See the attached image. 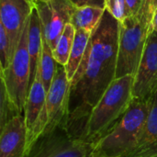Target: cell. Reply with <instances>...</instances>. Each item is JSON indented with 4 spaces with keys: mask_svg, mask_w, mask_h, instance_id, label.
<instances>
[{
    "mask_svg": "<svg viewBox=\"0 0 157 157\" xmlns=\"http://www.w3.org/2000/svg\"><path fill=\"white\" fill-rule=\"evenodd\" d=\"M105 9L119 22L130 17L129 8L125 0H105Z\"/></svg>",
    "mask_w": 157,
    "mask_h": 157,
    "instance_id": "cell-21",
    "label": "cell"
},
{
    "mask_svg": "<svg viewBox=\"0 0 157 157\" xmlns=\"http://www.w3.org/2000/svg\"><path fill=\"white\" fill-rule=\"evenodd\" d=\"M71 82L67 77L65 67L57 63L52 83L47 91L46 107L48 125L45 131H50L61 124H66L70 98Z\"/></svg>",
    "mask_w": 157,
    "mask_h": 157,
    "instance_id": "cell-9",
    "label": "cell"
},
{
    "mask_svg": "<svg viewBox=\"0 0 157 157\" xmlns=\"http://www.w3.org/2000/svg\"><path fill=\"white\" fill-rule=\"evenodd\" d=\"M127 6L129 8V12H130V16L135 15L141 8V6H143L144 0H125Z\"/></svg>",
    "mask_w": 157,
    "mask_h": 157,
    "instance_id": "cell-23",
    "label": "cell"
},
{
    "mask_svg": "<svg viewBox=\"0 0 157 157\" xmlns=\"http://www.w3.org/2000/svg\"><path fill=\"white\" fill-rule=\"evenodd\" d=\"M76 29L71 24H67L62 36L60 37L55 49L52 51L53 57L57 63L65 66L68 63L70 52L75 38Z\"/></svg>",
    "mask_w": 157,
    "mask_h": 157,
    "instance_id": "cell-18",
    "label": "cell"
},
{
    "mask_svg": "<svg viewBox=\"0 0 157 157\" xmlns=\"http://www.w3.org/2000/svg\"><path fill=\"white\" fill-rule=\"evenodd\" d=\"M28 48H29V53L30 58V86H31L40 64L41 49H42L41 24L36 7L33 8L29 17Z\"/></svg>",
    "mask_w": 157,
    "mask_h": 157,
    "instance_id": "cell-14",
    "label": "cell"
},
{
    "mask_svg": "<svg viewBox=\"0 0 157 157\" xmlns=\"http://www.w3.org/2000/svg\"><path fill=\"white\" fill-rule=\"evenodd\" d=\"M57 68V62L55 61L52 51L49 46L45 37L42 35V49L41 55L40 60V64L38 67V71L40 75V79L45 87V90L48 91L52 80L54 78Z\"/></svg>",
    "mask_w": 157,
    "mask_h": 157,
    "instance_id": "cell-17",
    "label": "cell"
},
{
    "mask_svg": "<svg viewBox=\"0 0 157 157\" xmlns=\"http://www.w3.org/2000/svg\"><path fill=\"white\" fill-rule=\"evenodd\" d=\"M47 91L37 70L34 81L29 88L24 109V119L27 129V152L37 139L45 132L48 125L46 107Z\"/></svg>",
    "mask_w": 157,
    "mask_h": 157,
    "instance_id": "cell-8",
    "label": "cell"
},
{
    "mask_svg": "<svg viewBox=\"0 0 157 157\" xmlns=\"http://www.w3.org/2000/svg\"><path fill=\"white\" fill-rule=\"evenodd\" d=\"M36 1H37V3H38V2H47V1H49V0H36ZM37 3H36V4H37Z\"/></svg>",
    "mask_w": 157,
    "mask_h": 157,
    "instance_id": "cell-27",
    "label": "cell"
},
{
    "mask_svg": "<svg viewBox=\"0 0 157 157\" xmlns=\"http://www.w3.org/2000/svg\"><path fill=\"white\" fill-rule=\"evenodd\" d=\"M0 131V157H26L27 129L24 115H17Z\"/></svg>",
    "mask_w": 157,
    "mask_h": 157,
    "instance_id": "cell-12",
    "label": "cell"
},
{
    "mask_svg": "<svg viewBox=\"0 0 157 157\" xmlns=\"http://www.w3.org/2000/svg\"><path fill=\"white\" fill-rule=\"evenodd\" d=\"M28 1H29L32 5H34V6H36V3H37V1H36V0H28Z\"/></svg>",
    "mask_w": 157,
    "mask_h": 157,
    "instance_id": "cell-25",
    "label": "cell"
},
{
    "mask_svg": "<svg viewBox=\"0 0 157 157\" xmlns=\"http://www.w3.org/2000/svg\"><path fill=\"white\" fill-rule=\"evenodd\" d=\"M148 103V115L138 144L125 157H157V89Z\"/></svg>",
    "mask_w": 157,
    "mask_h": 157,
    "instance_id": "cell-13",
    "label": "cell"
},
{
    "mask_svg": "<svg viewBox=\"0 0 157 157\" xmlns=\"http://www.w3.org/2000/svg\"><path fill=\"white\" fill-rule=\"evenodd\" d=\"M29 18L22 32L15 55L5 72H0L7 94L18 112L23 114L30 88V58L28 48Z\"/></svg>",
    "mask_w": 157,
    "mask_h": 157,
    "instance_id": "cell-5",
    "label": "cell"
},
{
    "mask_svg": "<svg viewBox=\"0 0 157 157\" xmlns=\"http://www.w3.org/2000/svg\"><path fill=\"white\" fill-rule=\"evenodd\" d=\"M104 8L95 6H81L75 7L71 18V24L75 29H85L90 32L96 29L100 22L104 13Z\"/></svg>",
    "mask_w": 157,
    "mask_h": 157,
    "instance_id": "cell-16",
    "label": "cell"
},
{
    "mask_svg": "<svg viewBox=\"0 0 157 157\" xmlns=\"http://www.w3.org/2000/svg\"><path fill=\"white\" fill-rule=\"evenodd\" d=\"M87 157H105V156H98V155H92L91 153L89 154V155Z\"/></svg>",
    "mask_w": 157,
    "mask_h": 157,
    "instance_id": "cell-26",
    "label": "cell"
},
{
    "mask_svg": "<svg viewBox=\"0 0 157 157\" xmlns=\"http://www.w3.org/2000/svg\"><path fill=\"white\" fill-rule=\"evenodd\" d=\"M34 7L28 0H0V24L7 33L12 58Z\"/></svg>",
    "mask_w": 157,
    "mask_h": 157,
    "instance_id": "cell-10",
    "label": "cell"
},
{
    "mask_svg": "<svg viewBox=\"0 0 157 157\" xmlns=\"http://www.w3.org/2000/svg\"><path fill=\"white\" fill-rule=\"evenodd\" d=\"M148 99L133 98L126 113L104 137L91 146L90 153L98 156L125 157L133 151L146 121Z\"/></svg>",
    "mask_w": 157,
    "mask_h": 157,
    "instance_id": "cell-4",
    "label": "cell"
},
{
    "mask_svg": "<svg viewBox=\"0 0 157 157\" xmlns=\"http://www.w3.org/2000/svg\"><path fill=\"white\" fill-rule=\"evenodd\" d=\"M76 7L95 6L105 9V0H71Z\"/></svg>",
    "mask_w": 157,
    "mask_h": 157,
    "instance_id": "cell-22",
    "label": "cell"
},
{
    "mask_svg": "<svg viewBox=\"0 0 157 157\" xmlns=\"http://www.w3.org/2000/svg\"><path fill=\"white\" fill-rule=\"evenodd\" d=\"M92 32L85 29H77L75 33V38L74 44L70 52L69 60L67 64L64 66L67 74V77L70 82H72L74 76L75 75L80 63L83 60V57L86 53V47L91 37Z\"/></svg>",
    "mask_w": 157,
    "mask_h": 157,
    "instance_id": "cell-15",
    "label": "cell"
},
{
    "mask_svg": "<svg viewBox=\"0 0 157 157\" xmlns=\"http://www.w3.org/2000/svg\"><path fill=\"white\" fill-rule=\"evenodd\" d=\"M35 7L40 19L42 35L53 51L66 25L71 23L76 6L71 0H49L38 2Z\"/></svg>",
    "mask_w": 157,
    "mask_h": 157,
    "instance_id": "cell-7",
    "label": "cell"
},
{
    "mask_svg": "<svg viewBox=\"0 0 157 157\" xmlns=\"http://www.w3.org/2000/svg\"><path fill=\"white\" fill-rule=\"evenodd\" d=\"M157 89V32L153 31L134 75L133 98L148 99Z\"/></svg>",
    "mask_w": 157,
    "mask_h": 157,
    "instance_id": "cell-11",
    "label": "cell"
},
{
    "mask_svg": "<svg viewBox=\"0 0 157 157\" xmlns=\"http://www.w3.org/2000/svg\"><path fill=\"white\" fill-rule=\"evenodd\" d=\"M154 30L157 32V5L155 11V15H154Z\"/></svg>",
    "mask_w": 157,
    "mask_h": 157,
    "instance_id": "cell-24",
    "label": "cell"
},
{
    "mask_svg": "<svg viewBox=\"0 0 157 157\" xmlns=\"http://www.w3.org/2000/svg\"><path fill=\"white\" fill-rule=\"evenodd\" d=\"M12 59L7 33L4 26L0 24V72H5L8 68Z\"/></svg>",
    "mask_w": 157,
    "mask_h": 157,
    "instance_id": "cell-20",
    "label": "cell"
},
{
    "mask_svg": "<svg viewBox=\"0 0 157 157\" xmlns=\"http://www.w3.org/2000/svg\"><path fill=\"white\" fill-rule=\"evenodd\" d=\"M134 75L116 78L92 109L82 136L91 146L104 137L122 118L133 100Z\"/></svg>",
    "mask_w": 157,
    "mask_h": 157,
    "instance_id": "cell-3",
    "label": "cell"
},
{
    "mask_svg": "<svg viewBox=\"0 0 157 157\" xmlns=\"http://www.w3.org/2000/svg\"><path fill=\"white\" fill-rule=\"evenodd\" d=\"M157 0H144L140 10L120 22L116 78L135 75L144 48L154 31Z\"/></svg>",
    "mask_w": 157,
    "mask_h": 157,
    "instance_id": "cell-2",
    "label": "cell"
},
{
    "mask_svg": "<svg viewBox=\"0 0 157 157\" xmlns=\"http://www.w3.org/2000/svg\"><path fill=\"white\" fill-rule=\"evenodd\" d=\"M91 145L74 136L66 124L45 131L29 147L26 157H87Z\"/></svg>",
    "mask_w": 157,
    "mask_h": 157,
    "instance_id": "cell-6",
    "label": "cell"
},
{
    "mask_svg": "<svg viewBox=\"0 0 157 157\" xmlns=\"http://www.w3.org/2000/svg\"><path fill=\"white\" fill-rule=\"evenodd\" d=\"M21 113L18 112L17 109L12 102L10 97L7 94L6 88L4 82L1 80L0 84V129H2L6 123L13 120L17 115Z\"/></svg>",
    "mask_w": 157,
    "mask_h": 157,
    "instance_id": "cell-19",
    "label": "cell"
},
{
    "mask_svg": "<svg viewBox=\"0 0 157 157\" xmlns=\"http://www.w3.org/2000/svg\"><path fill=\"white\" fill-rule=\"evenodd\" d=\"M119 36L120 22L105 10L71 82L66 126L75 137L82 139L88 116L116 79Z\"/></svg>",
    "mask_w": 157,
    "mask_h": 157,
    "instance_id": "cell-1",
    "label": "cell"
}]
</instances>
